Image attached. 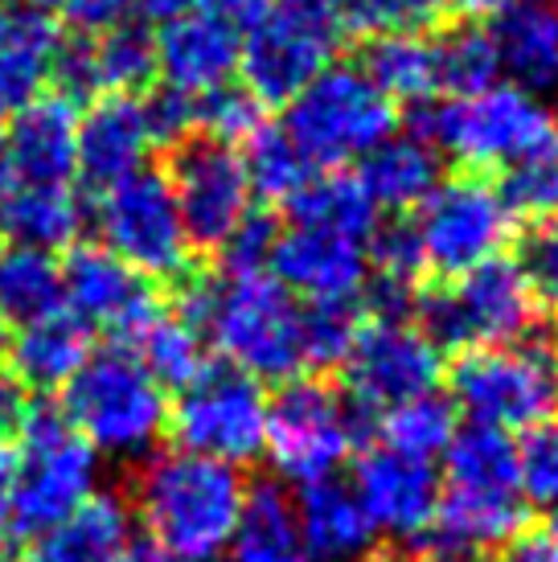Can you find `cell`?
<instances>
[{
	"label": "cell",
	"mask_w": 558,
	"mask_h": 562,
	"mask_svg": "<svg viewBox=\"0 0 558 562\" xmlns=\"http://www.w3.org/2000/svg\"><path fill=\"white\" fill-rule=\"evenodd\" d=\"M189 328L214 341L226 366L255 382H292L304 370V308L267 271L255 276H205L189 271L172 283V304Z\"/></svg>",
	"instance_id": "6da1fadb"
},
{
	"label": "cell",
	"mask_w": 558,
	"mask_h": 562,
	"mask_svg": "<svg viewBox=\"0 0 558 562\" xmlns=\"http://www.w3.org/2000/svg\"><path fill=\"white\" fill-rule=\"evenodd\" d=\"M132 505L148 542L172 562H214L226 554L247 505V481L234 464L186 448L148 452L132 476Z\"/></svg>",
	"instance_id": "7a4b0ae2"
},
{
	"label": "cell",
	"mask_w": 558,
	"mask_h": 562,
	"mask_svg": "<svg viewBox=\"0 0 558 562\" xmlns=\"http://www.w3.org/2000/svg\"><path fill=\"white\" fill-rule=\"evenodd\" d=\"M526 530V497L517 481V443L505 431L465 427L444 452L435 554L477 562L505 550Z\"/></svg>",
	"instance_id": "3957f363"
},
{
	"label": "cell",
	"mask_w": 558,
	"mask_h": 562,
	"mask_svg": "<svg viewBox=\"0 0 558 562\" xmlns=\"http://www.w3.org/2000/svg\"><path fill=\"white\" fill-rule=\"evenodd\" d=\"M415 136L468 169H513L558 148V115L538 94L493 82L465 99H435L418 108Z\"/></svg>",
	"instance_id": "277c9868"
},
{
	"label": "cell",
	"mask_w": 558,
	"mask_h": 562,
	"mask_svg": "<svg viewBox=\"0 0 558 562\" xmlns=\"http://www.w3.org/2000/svg\"><path fill=\"white\" fill-rule=\"evenodd\" d=\"M63 415L94 452L144 456L169 427V398L140 366L132 345L108 341L91 349L63 386Z\"/></svg>",
	"instance_id": "5b68a950"
},
{
	"label": "cell",
	"mask_w": 558,
	"mask_h": 562,
	"mask_svg": "<svg viewBox=\"0 0 558 562\" xmlns=\"http://www.w3.org/2000/svg\"><path fill=\"white\" fill-rule=\"evenodd\" d=\"M16 443L21 456L9 476V530L21 538H42L94 497L99 456L66 423L54 398H33Z\"/></svg>",
	"instance_id": "8992f818"
},
{
	"label": "cell",
	"mask_w": 558,
	"mask_h": 562,
	"mask_svg": "<svg viewBox=\"0 0 558 562\" xmlns=\"http://www.w3.org/2000/svg\"><path fill=\"white\" fill-rule=\"evenodd\" d=\"M451 406L468 427L529 431L558 415V358L543 341L468 349L451 366Z\"/></svg>",
	"instance_id": "52a82bcc"
},
{
	"label": "cell",
	"mask_w": 558,
	"mask_h": 562,
	"mask_svg": "<svg viewBox=\"0 0 558 562\" xmlns=\"http://www.w3.org/2000/svg\"><path fill=\"white\" fill-rule=\"evenodd\" d=\"M283 136L312 169L337 172L394 136V103L357 66L333 63L288 103Z\"/></svg>",
	"instance_id": "ba28073f"
},
{
	"label": "cell",
	"mask_w": 558,
	"mask_h": 562,
	"mask_svg": "<svg viewBox=\"0 0 558 562\" xmlns=\"http://www.w3.org/2000/svg\"><path fill=\"white\" fill-rule=\"evenodd\" d=\"M415 328L444 353L493 349V345L522 341L534 325L538 304L526 280L510 259H489L456 280H444L432 292L415 296Z\"/></svg>",
	"instance_id": "9c48e42d"
},
{
	"label": "cell",
	"mask_w": 558,
	"mask_h": 562,
	"mask_svg": "<svg viewBox=\"0 0 558 562\" xmlns=\"http://www.w3.org/2000/svg\"><path fill=\"white\" fill-rule=\"evenodd\" d=\"M99 247L124 259L144 280L177 283L193 271V247L186 238L169 177L160 169H144L94 193L91 205Z\"/></svg>",
	"instance_id": "30bf717a"
},
{
	"label": "cell",
	"mask_w": 558,
	"mask_h": 562,
	"mask_svg": "<svg viewBox=\"0 0 558 562\" xmlns=\"http://www.w3.org/2000/svg\"><path fill=\"white\" fill-rule=\"evenodd\" d=\"M172 439L193 456L222 464H250L267 443V391L264 382L226 361H205V370L177 391L169 406Z\"/></svg>",
	"instance_id": "8fae6325"
},
{
	"label": "cell",
	"mask_w": 558,
	"mask_h": 562,
	"mask_svg": "<svg viewBox=\"0 0 558 562\" xmlns=\"http://www.w3.org/2000/svg\"><path fill=\"white\" fill-rule=\"evenodd\" d=\"M411 231L423 271L456 280L489 259H501V247L510 243L513 231V214L493 181H484L481 172H460L432 189V198L418 205Z\"/></svg>",
	"instance_id": "7c38bea8"
},
{
	"label": "cell",
	"mask_w": 558,
	"mask_h": 562,
	"mask_svg": "<svg viewBox=\"0 0 558 562\" xmlns=\"http://www.w3.org/2000/svg\"><path fill=\"white\" fill-rule=\"evenodd\" d=\"M357 415L342 391L321 378H292L267 398V443L264 452L283 481L312 484L337 476L354 448Z\"/></svg>",
	"instance_id": "4fadbf2b"
},
{
	"label": "cell",
	"mask_w": 558,
	"mask_h": 562,
	"mask_svg": "<svg viewBox=\"0 0 558 562\" xmlns=\"http://www.w3.org/2000/svg\"><path fill=\"white\" fill-rule=\"evenodd\" d=\"M160 172L169 177L172 202L193 250H222L255 210L238 148L210 140L202 132L172 144Z\"/></svg>",
	"instance_id": "5bb4252c"
},
{
	"label": "cell",
	"mask_w": 558,
	"mask_h": 562,
	"mask_svg": "<svg viewBox=\"0 0 558 562\" xmlns=\"http://www.w3.org/2000/svg\"><path fill=\"white\" fill-rule=\"evenodd\" d=\"M444 374V353L435 349L415 321H373L366 316L354 353L345 358V403L354 406L357 423L366 415H387L394 406L435 394Z\"/></svg>",
	"instance_id": "9a60e30c"
},
{
	"label": "cell",
	"mask_w": 558,
	"mask_h": 562,
	"mask_svg": "<svg viewBox=\"0 0 558 562\" xmlns=\"http://www.w3.org/2000/svg\"><path fill=\"white\" fill-rule=\"evenodd\" d=\"M342 25L304 16L288 4H271V13L243 37L238 70L243 87L259 108L292 103L337 54Z\"/></svg>",
	"instance_id": "2e32d148"
},
{
	"label": "cell",
	"mask_w": 558,
	"mask_h": 562,
	"mask_svg": "<svg viewBox=\"0 0 558 562\" xmlns=\"http://www.w3.org/2000/svg\"><path fill=\"white\" fill-rule=\"evenodd\" d=\"M63 308L82 328H99L111 341H132L165 300L156 283L115 259L99 243H75L63 259Z\"/></svg>",
	"instance_id": "e0dca14e"
},
{
	"label": "cell",
	"mask_w": 558,
	"mask_h": 562,
	"mask_svg": "<svg viewBox=\"0 0 558 562\" xmlns=\"http://www.w3.org/2000/svg\"><path fill=\"white\" fill-rule=\"evenodd\" d=\"M354 497L370 517L373 533H390L399 542L432 538L435 509H439V476L435 464L399 456L390 448H370L354 464Z\"/></svg>",
	"instance_id": "ac0fdd59"
},
{
	"label": "cell",
	"mask_w": 558,
	"mask_h": 562,
	"mask_svg": "<svg viewBox=\"0 0 558 562\" xmlns=\"http://www.w3.org/2000/svg\"><path fill=\"white\" fill-rule=\"evenodd\" d=\"M267 276L279 288H288L292 296H304L309 304L354 300L370 280L366 243L312 231V226H288V231H279L276 247H271Z\"/></svg>",
	"instance_id": "d6986e66"
},
{
	"label": "cell",
	"mask_w": 558,
	"mask_h": 562,
	"mask_svg": "<svg viewBox=\"0 0 558 562\" xmlns=\"http://www.w3.org/2000/svg\"><path fill=\"white\" fill-rule=\"evenodd\" d=\"M238 54H243V33L234 30L231 21H222L202 0V9L160 25V33H156V79L172 91L189 94V99H202V94L217 91L234 79Z\"/></svg>",
	"instance_id": "ffe728a7"
},
{
	"label": "cell",
	"mask_w": 558,
	"mask_h": 562,
	"mask_svg": "<svg viewBox=\"0 0 558 562\" xmlns=\"http://www.w3.org/2000/svg\"><path fill=\"white\" fill-rule=\"evenodd\" d=\"M153 136L140 111V94H94L75 127V177L94 193L144 169Z\"/></svg>",
	"instance_id": "44dd1931"
},
{
	"label": "cell",
	"mask_w": 558,
	"mask_h": 562,
	"mask_svg": "<svg viewBox=\"0 0 558 562\" xmlns=\"http://www.w3.org/2000/svg\"><path fill=\"white\" fill-rule=\"evenodd\" d=\"M78 108L63 94H37L13 111L4 127V153L13 186H70L75 177Z\"/></svg>",
	"instance_id": "7402d4cb"
},
{
	"label": "cell",
	"mask_w": 558,
	"mask_h": 562,
	"mask_svg": "<svg viewBox=\"0 0 558 562\" xmlns=\"http://www.w3.org/2000/svg\"><path fill=\"white\" fill-rule=\"evenodd\" d=\"M489 37L513 87L538 99L558 91V0H510Z\"/></svg>",
	"instance_id": "603a6c76"
},
{
	"label": "cell",
	"mask_w": 558,
	"mask_h": 562,
	"mask_svg": "<svg viewBox=\"0 0 558 562\" xmlns=\"http://www.w3.org/2000/svg\"><path fill=\"white\" fill-rule=\"evenodd\" d=\"M295 526L304 538L309 559L316 562H357L373 550V526L354 488L337 476L304 484L292 501Z\"/></svg>",
	"instance_id": "cb8c5ba5"
},
{
	"label": "cell",
	"mask_w": 558,
	"mask_h": 562,
	"mask_svg": "<svg viewBox=\"0 0 558 562\" xmlns=\"http://www.w3.org/2000/svg\"><path fill=\"white\" fill-rule=\"evenodd\" d=\"M58 37L63 30L49 13L21 0H0V115H13L42 94Z\"/></svg>",
	"instance_id": "d4e9b609"
},
{
	"label": "cell",
	"mask_w": 558,
	"mask_h": 562,
	"mask_svg": "<svg viewBox=\"0 0 558 562\" xmlns=\"http://www.w3.org/2000/svg\"><path fill=\"white\" fill-rule=\"evenodd\" d=\"M87 205L70 186H9L0 193V243L30 250H70L82 243Z\"/></svg>",
	"instance_id": "484cf974"
},
{
	"label": "cell",
	"mask_w": 558,
	"mask_h": 562,
	"mask_svg": "<svg viewBox=\"0 0 558 562\" xmlns=\"http://www.w3.org/2000/svg\"><path fill=\"white\" fill-rule=\"evenodd\" d=\"M87 353H91V328H82L63 308V313L16 328L4 358H9V374L37 398V394L63 391L78 366L87 361Z\"/></svg>",
	"instance_id": "4316f807"
},
{
	"label": "cell",
	"mask_w": 558,
	"mask_h": 562,
	"mask_svg": "<svg viewBox=\"0 0 558 562\" xmlns=\"http://www.w3.org/2000/svg\"><path fill=\"white\" fill-rule=\"evenodd\" d=\"M357 181L378 205V214H406L418 210L439 186V153L427 140H418L415 132H399L361 157Z\"/></svg>",
	"instance_id": "83f0119b"
},
{
	"label": "cell",
	"mask_w": 558,
	"mask_h": 562,
	"mask_svg": "<svg viewBox=\"0 0 558 562\" xmlns=\"http://www.w3.org/2000/svg\"><path fill=\"white\" fill-rule=\"evenodd\" d=\"M132 542V509L115 493L91 497L63 526L33 538L25 562H120Z\"/></svg>",
	"instance_id": "f1b7e54d"
},
{
	"label": "cell",
	"mask_w": 558,
	"mask_h": 562,
	"mask_svg": "<svg viewBox=\"0 0 558 562\" xmlns=\"http://www.w3.org/2000/svg\"><path fill=\"white\" fill-rule=\"evenodd\" d=\"M231 562H309L300 526H295L292 497L279 484L247 488V505L226 547Z\"/></svg>",
	"instance_id": "f546056e"
},
{
	"label": "cell",
	"mask_w": 558,
	"mask_h": 562,
	"mask_svg": "<svg viewBox=\"0 0 558 562\" xmlns=\"http://www.w3.org/2000/svg\"><path fill=\"white\" fill-rule=\"evenodd\" d=\"M63 313V259L0 243V325L25 328Z\"/></svg>",
	"instance_id": "4dcf8cb0"
},
{
	"label": "cell",
	"mask_w": 558,
	"mask_h": 562,
	"mask_svg": "<svg viewBox=\"0 0 558 562\" xmlns=\"http://www.w3.org/2000/svg\"><path fill=\"white\" fill-rule=\"evenodd\" d=\"M288 218L292 226H312V231L370 243V235L378 231V205L349 172H312L304 189L288 202Z\"/></svg>",
	"instance_id": "1f68e13d"
},
{
	"label": "cell",
	"mask_w": 558,
	"mask_h": 562,
	"mask_svg": "<svg viewBox=\"0 0 558 562\" xmlns=\"http://www.w3.org/2000/svg\"><path fill=\"white\" fill-rule=\"evenodd\" d=\"M357 70L390 103L427 108L439 99V58H435L432 37H373Z\"/></svg>",
	"instance_id": "d6a6232c"
},
{
	"label": "cell",
	"mask_w": 558,
	"mask_h": 562,
	"mask_svg": "<svg viewBox=\"0 0 558 562\" xmlns=\"http://www.w3.org/2000/svg\"><path fill=\"white\" fill-rule=\"evenodd\" d=\"M127 345H132V353L140 358V366L156 378L160 391H181V386H189L205 370L202 333L189 328L169 308H160Z\"/></svg>",
	"instance_id": "836d02e7"
},
{
	"label": "cell",
	"mask_w": 558,
	"mask_h": 562,
	"mask_svg": "<svg viewBox=\"0 0 558 562\" xmlns=\"http://www.w3.org/2000/svg\"><path fill=\"white\" fill-rule=\"evenodd\" d=\"M456 423L460 415L444 394H423V398H411L382 415V448L435 464V460H444L448 443L460 431Z\"/></svg>",
	"instance_id": "e575fe53"
},
{
	"label": "cell",
	"mask_w": 558,
	"mask_h": 562,
	"mask_svg": "<svg viewBox=\"0 0 558 562\" xmlns=\"http://www.w3.org/2000/svg\"><path fill=\"white\" fill-rule=\"evenodd\" d=\"M99 94H144L156 82V33L144 21H124L94 37Z\"/></svg>",
	"instance_id": "d590c367"
},
{
	"label": "cell",
	"mask_w": 558,
	"mask_h": 562,
	"mask_svg": "<svg viewBox=\"0 0 558 562\" xmlns=\"http://www.w3.org/2000/svg\"><path fill=\"white\" fill-rule=\"evenodd\" d=\"M243 169H247L250 198H264V202H283V205L292 202L295 193L304 189V181L316 172L309 160L300 157V148L283 136V127H276V124L255 127V136L247 140Z\"/></svg>",
	"instance_id": "8d00e7d4"
},
{
	"label": "cell",
	"mask_w": 558,
	"mask_h": 562,
	"mask_svg": "<svg viewBox=\"0 0 558 562\" xmlns=\"http://www.w3.org/2000/svg\"><path fill=\"white\" fill-rule=\"evenodd\" d=\"M435 58H439V94L448 91L451 99L477 94L501 79L493 37L481 25H460L448 37H439L435 42Z\"/></svg>",
	"instance_id": "74e56055"
},
{
	"label": "cell",
	"mask_w": 558,
	"mask_h": 562,
	"mask_svg": "<svg viewBox=\"0 0 558 562\" xmlns=\"http://www.w3.org/2000/svg\"><path fill=\"white\" fill-rule=\"evenodd\" d=\"M366 316L354 300H333V304H309L304 308V366L312 370H333L345 366L361 337Z\"/></svg>",
	"instance_id": "f35d334b"
},
{
	"label": "cell",
	"mask_w": 558,
	"mask_h": 562,
	"mask_svg": "<svg viewBox=\"0 0 558 562\" xmlns=\"http://www.w3.org/2000/svg\"><path fill=\"white\" fill-rule=\"evenodd\" d=\"M444 16V0H349L345 25L366 37H427Z\"/></svg>",
	"instance_id": "ab89813d"
},
{
	"label": "cell",
	"mask_w": 558,
	"mask_h": 562,
	"mask_svg": "<svg viewBox=\"0 0 558 562\" xmlns=\"http://www.w3.org/2000/svg\"><path fill=\"white\" fill-rule=\"evenodd\" d=\"M501 198L510 205V214H526L538 222H555L558 214V148L538 153V157L522 160L505 169V186Z\"/></svg>",
	"instance_id": "60d3db41"
},
{
	"label": "cell",
	"mask_w": 558,
	"mask_h": 562,
	"mask_svg": "<svg viewBox=\"0 0 558 562\" xmlns=\"http://www.w3.org/2000/svg\"><path fill=\"white\" fill-rule=\"evenodd\" d=\"M517 481L529 505L558 514V415L529 427L517 443Z\"/></svg>",
	"instance_id": "b9f144b4"
},
{
	"label": "cell",
	"mask_w": 558,
	"mask_h": 562,
	"mask_svg": "<svg viewBox=\"0 0 558 562\" xmlns=\"http://www.w3.org/2000/svg\"><path fill=\"white\" fill-rule=\"evenodd\" d=\"M259 124H264V108L250 99L247 87L226 82V87L198 99V132L210 140H222L234 148L238 140H250Z\"/></svg>",
	"instance_id": "7bdbcfd3"
},
{
	"label": "cell",
	"mask_w": 558,
	"mask_h": 562,
	"mask_svg": "<svg viewBox=\"0 0 558 562\" xmlns=\"http://www.w3.org/2000/svg\"><path fill=\"white\" fill-rule=\"evenodd\" d=\"M140 111H144V124H148V136H153V148H172L186 136L198 132V99L172 91L165 82H153L148 91L140 94Z\"/></svg>",
	"instance_id": "ee69618b"
},
{
	"label": "cell",
	"mask_w": 558,
	"mask_h": 562,
	"mask_svg": "<svg viewBox=\"0 0 558 562\" xmlns=\"http://www.w3.org/2000/svg\"><path fill=\"white\" fill-rule=\"evenodd\" d=\"M517 271L534 304L558 308V222H538L517 247Z\"/></svg>",
	"instance_id": "f6af8a7d"
},
{
	"label": "cell",
	"mask_w": 558,
	"mask_h": 562,
	"mask_svg": "<svg viewBox=\"0 0 558 562\" xmlns=\"http://www.w3.org/2000/svg\"><path fill=\"white\" fill-rule=\"evenodd\" d=\"M279 238L276 218H267L264 210H250L243 226L226 238V247L217 250L222 255V271L226 276H255V271H267V259H271V247Z\"/></svg>",
	"instance_id": "bcb514c9"
},
{
	"label": "cell",
	"mask_w": 558,
	"mask_h": 562,
	"mask_svg": "<svg viewBox=\"0 0 558 562\" xmlns=\"http://www.w3.org/2000/svg\"><path fill=\"white\" fill-rule=\"evenodd\" d=\"M63 13L70 33L99 37V33L115 30L124 21H136V0H66Z\"/></svg>",
	"instance_id": "7dc6e473"
},
{
	"label": "cell",
	"mask_w": 558,
	"mask_h": 562,
	"mask_svg": "<svg viewBox=\"0 0 558 562\" xmlns=\"http://www.w3.org/2000/svg\"><path fill=\"white\" fill-rule=\"evenodd\" d=\"M30 406H33V394L0 366V448H9V443L21 439L25 419H30Z\"/></svg>",
	"instance_id": "c3c4849f"
},
{
	"label": "cell",
	"mask_w": 558,
	"mask_h": 562,
	"mask_svg": "<svg viewBox=\"0 0 558 562\" xmlns=\"http://www.w3.org/2000/svg\"><path fill=\"white\" fill-rule=\"evenodd\" d=\"M222 21H231L234 30L247 37L267 13H271V0H205Z\"/></svg>",
	"instance_id": "681fc988"
},
{
	"label": "cell",
	"mask_w": 558,
	"mask_h": 562,
	"mask_svg": "<svg viewBox=\"0 0 558 562\" xmlns=\"http://www.w3.org/2000/svg\"><path fill=\"white\" fill-rule=\"evenodd\" d=\"M193 9H202V0H136V16L148 25H169L177 16L193 13Z\"/></svg>",
	"instance_id": "f907efd6"
},
{
	"label": "cell",
	"mask_w": 558,
	"mask_h": 562,
	"mask_svg": "<svg viewBox=\"0 0 558 562\" xmlns=\"http://www.w3.org/2000/svg\"><path fill=\"white\" fill-rule=\"evenodd\" d=\"M493 562H558V554L546 538H517L505 550H496Z\"/></svg>",
	"instance_id": "816d5d0a"
},
{
	"label": "cell",
	"mask_w": 558,
	"mask_h": 562,
	"mask_svg": "<svg viewBox=\"0 0 558 562\" xmlns=\"http://www.w3.org/2000/svg\"><path fill=\"white\" fill-rule=\"evenodd\" d=\"M279 4H288L295 13L316 16V21H328V25H342L345 30V9H349V0H279Z\"/></svg>",
	"instance_id": "f5cc1de1"
},
{
	"label": "cell",
	"mask_w": 558,
	"mask_h": 562,
	"mask_svg": "<svg viewBox=\"0 0 558 562\" xmlns=\"http://www.w3.org/2000/svg\"><path fill=\"white\" fill-rule=\"evenodd\" d=\"M510 0H444V9L460 16H496Z\"/></svg>",
	"instance_id": "db71d44e"
},
{
	"label": "cell",
	"mask_w": 558,
	"mask_h": 562,
	"mask_svg": "<svg viewBox=\"0 0 558 562\" xmlns=\"http://www.w3.org/2000/svg\"><path fill=\"white\" fill-rule=\"evenodd\" d=\"M120 562H172L169 554H160L153 542H127V550L120 554Z\"/></svg>",
	"instance_id": "11a10c76"
},
{
	"label": "cell",
	"mask_w": 558,
	"mask_h": 562,
	"mask_svg": "<svg viewBox=\"0 0 558 562\" xmlns=\"http://www.w3.org/2000/svg\"><path fill=\"white\" fill-rule=\"evenodd\" d=\"M13 186V177H9V153H4V127H0V193Z\"/></svg>",
	"instance_id": "9f6ffc18"
},
{
	"label": "cell",
	"mask_w": 558,
	"mask_h": 562,
	"mask_svg": "<svg viewBox=\"0 0 558 562\" xmlns=\"http://www.w3.org/2000/svg\"><path fill=\"white\" fill-rule=\"evenodd\" d=\"M21 4H30V9H37V13H54V9H63L66 0H21Z\"/></svg>",
	"instance_id": "6f0895ef"
},
{
	"label": "cell",
	"mask_w": 558,
	"mask_h": 562,
	"mask_svg": "<svg viewBox=\"0 0 558 562\" xmlns=\"http://www.w3.org/2000/svg\"><path fill=\"white\" fill-rule=\"evenodd\" d=\"M4 530H9V493H0V542H4Z\"/></svg>",
	"instance_id": "680465c9"
},
{
	"label": "cell",
	"mask_w": 558,
	"mask_h": 562,
	"mask_svg": "<svg viewBox=\"0 0 558 562\" xmlns=\"http://www.w3.org/2000/svg\"><path fill=\"white\" fill-rule=\"evenodd\" d=\"M4 353H9V328L0 325V361H4Z\"/></svg>",
	"instance_id": "91938a15"
},
{
	"label": "cell",
	"mask_w": 558,
	"mask_h": 562,
	"mask_svg": "<svg viewBox=\"0 0 558 562\" xmlns=\"http://www.w3.org/2000/svg\"><path fill=\"white\" fill-rule=\"evenodd\" d=\"M0 562H21V559H13V554H9V550L0 547Z\"/></svg>",
	"instance_id": "94428289"
},
{
	"label": "cell",
	"mask_w": 558,
	"mask_h": 562,
	"mask_svg": "<svg viewBox=\"0 0 558 562\" xmlns=\"http://www.w3.org/2000/svg\"><path fill=\"white\" fill-rule=\"evenodd\" d=\"M550 547H555V554H558V514H555V538H550Z\"/></svg>",
	"instance_id": "6125c7cd"
},
{
	"label": "cell",
	"mask_w": 558,
	"mask_h": 562,
	"mask_svg": "<svg viewBox=\"0 0 558 562\" xmlns=\"http://www.w3.org/2000/svg\"><path fill=\"white\" fill-rule=\"evenodd\" d=\"M387 562H418V559H406V554H394V559H387Z\"/></svg>",
	"instance_id": "be15d7a7"
},
{
	"label": "cell",
	"mask_w": 558,
	"mask_h": 562,
	"mask_svg": "<svg viewBox=\"0 0 558 562\" xmlns=\"http://www.w3.org/2000/svg\"><path fill=\"white\" fill-rule=\"evenodd\" d=\"M550 349H555V358H558V337H555V345H550Z\"/></svg>",
	"instance_id": "e7e4bbea"
}]
</instances>
